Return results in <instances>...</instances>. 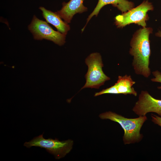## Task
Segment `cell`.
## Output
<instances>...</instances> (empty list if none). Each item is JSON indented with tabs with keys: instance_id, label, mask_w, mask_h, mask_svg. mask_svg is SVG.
<instances>
[{
	"instance_id": "cell-1",
	"label": "cell",
	"mask_w": 161,
	"mask_h": 161,
	"mask_svg": "<svg viewBox=\"0 0 161 161\" xmlns=\"http://www.w3.org/2000/svg\"><path fill=\"white\" fill-rule=\"evenodd\" d=\"M152 31L150 27L139 29L133 35L130 43L129 52L133 57L132 66L135 72L146 78L151 74L149 66L151 53L149 36Z\"/></svg>"
},
{
	"instance_id": "cell-2",
	"label": "cell",
	"mask_w": 161,
	"mask_h": 161,
	"mask_svg": "<svg viewBox=\"0 0 161 161\" xmlns=\"http://www.w3.org/2000/svg\"><path fill=\"white\" fill-rule=\"evenodd\" d=\"M99 117L103 120L109 119L116 122L121 126L124 131L123 141L125 145L138 143L143 138L140 131L143 124L147 120L146 115L129 118L109 111L100 114Z\"/></svg>"
},
{
	"instance_id": "cell-3",
	"label": "cell",
	"mask_w": 161,
	"mask_h": 161,
	"mask_svg": "<svg viewBox=\"0 0 161 161\" xmlns=\"http://www.w3.org/2000/svg\"><path fill=\"white\" fill-rule=\"evenodd\" d=\"M85 63L88 67L85 75L86 82L81 89L85 88L99 89L110 78L103 72V66L101 56L100 53L94 52L89 55L86 59Z\"/></svg>"
},
{
	"instance_id": "cell-4",
	"label": "cell",
	"mask_w": 161,
	"mask_h": 161,
	"mask_svg": "<svg viewBox=\"0 0 161 161\" xmlns=\"http://www.w3.org/2000/svg\"><path fill=\"white\" fill-rule=\"evenodd\" d=\"M43 133L33 138L28 142H26L24 146L27 148L35 146L43 148L49 153L53 155L57 159L64 157L71 151L73 141L71 140L60 141L58 139H45Z\"/></svg>"
},
{
	"instance_id": "cell-5",
	"label": "cell",
	"mask_w": 161,
	"mask_h": 161,
	"mask_svg": "<svg viewBox=\"0 0 161 161\" xmlns=\"http://www.w3.org/2000/svg\"><path fill=\"white\" fill-rule=\"evenodd\" d=\"M153 9L151 3L147 0L144 1L136 7L116 16L115 18V24L118 28H123L132 23L145 28L146 26V22L149 18L147 13Z\"/></svg>"
},
{
	"instance_id": "cell-6",
	"label": "cell",
	"mask_w": 161,
	"mask_h": 161,
	"mask_svg": "<svg viewBox=\"0 0 161 161\" xmlns=\"http://www.w3.org/2000/svg\"><path fill=\"white\" fill-rule=\"evenodd\" d=\"M28 29L35 39H47L60 46L65 42V35L54 30L47 22L39 19L35 16H33Z\"/></svg>"
},
{
	"instance_id": "cell-7",
	"label": "cell",
	"mask_w": 161,
	"mask_h": 161,
	"mask_svg": "<svg viewBox=\"0 0 161 161\" xmlns=\"http://www.w3.org/2000/svg\"><path fill=\"white\" fill-rule=\"evenodd\" d=\"M132 110L139 116L152 112L161 117V100L154 98L146 91H142Z\"/></svg>"
},
{
	"instance_id": "cell-8",
	"label": "cell",
	"mask_w": 161,
	"mask_h": 161,
	"mask_svg": "<svg viewBox=\"0 0 161 161\" xmlns=\"http://www.w3.org/2000/svg\"><path fill=\"white\" fill-rule=\"evenodd\" d=\"M84 0H70L68 2L62 4L61 9L56 12L64 21L70 23L73 17L77 13H81L87 10L83 5Z\"/></svg>"
},
{
	"instance_id": "cell-9",
	"label": "cell",
	"mask_w": 161,
	"mask_h": 161,
	"mask_svg": "<svg viewBox=\"0 0 161 161\" xmlns=\"http://www.w3.org/2000/svg\"><path fill=\"white\" fill-rule=\"evenodd\" d=\"M109 4H111L113 6L117 7L122 13L127 12L134 7V4L133 2L127 0H98L96 7L87 18L86 24L82 29V32L92 18L95 15L97 16L101 9L104 6Z\"/></svg>"
},
{
	"instance_id": "cell-10",
	"label": "cell",
	"mask_w": 161,
	"mask_h": 161,
	"mask_svg": "<svg viewBox=\"0 0 161 161\" xmlns=\"http://www.w3.org/2000/svg\"><path fill=\"white\" fill-rule=\"evenodd\" d=\"M39 9L42 12L44 18L48 22L54 26L58 31L66 35L70 29L68 23L64 21L57 13L46 9L43 7H40Z\"/></svg>"
},
{
	"instance_id": "cell-11",
	"label": "cell",
	"mask_w": 161,
	"mask_h": 161,
	"mask_svg": "<svg viewBox=\"0 0 161 161\" xmlns=\"http://www.w3.org/2000/svg\"><path fill=\"white\" fill-rule=\"evenodd\" d=\"M135 83L130 75H126L123 76H119L118 80L114 84L119 94L132 95L136 96L137 92L132 87Z\"/></svg>"
},
{
	"instance_id": "cell-12",
	"label": "cell",
	"mask_w": 161,
	"mask_h": 161,
	"mask_svg": "<svg viewBox=\"0 0 161 161\" xmlns=\"http://www.w3.org/2000/svg\"><path fill=\"white\" fill-rule=\"evenodd\" d=\"M106 94H119L118 91L115 84L113 86L105 89H103L100 91L96 93L94 96H97Z\"/></svg>"
},
{
	"instance_id": "cell-13",
	"label": "cell",
	"mask_w": 161,
	"mask_h": 161,
	"mask_svg": "<svg viewBox=\"0 0 161 161\" xmlns=\"http://www.w3.org/2000/svg\"><path fill=\"white\" fill-rule=\"evenodd\" d=\"M154 78L151 79L152 82H157L161 83V72L158 70H156L152 72ZM159 89H161V86L157 87Z\"/></svg>"
},
{
	"instance_id": "cell-14",
	"label": "cell",
	"mask_w": 161,
	"mask_h": 161,
	"mask_svg": "<svg viewBox=\"0 0 161 161\" xmlns=\"http://www.w3.org/2000/svg\"><path fill=\"white\" fill-rule=\"evenodd\" d=\"M151 116L152 121L161 127V117L153 114H151Z\"/></svg>"
},
{
	"instance_id": "cell-15",
	"label": "cell",
	"mask_w": 161,
	"mask_h": 161,
	"mask_svg": "<svg viewBox=\"0 0 161 161\" xmlns=\"http://www.w3.org/2000/svg\"><path fill=\"white\" fill-rule=\"evenodd\" d=\"M155 35L158 37H161V31L160 30H159L155 34Z\"/></svg>"
}]
</instances>
